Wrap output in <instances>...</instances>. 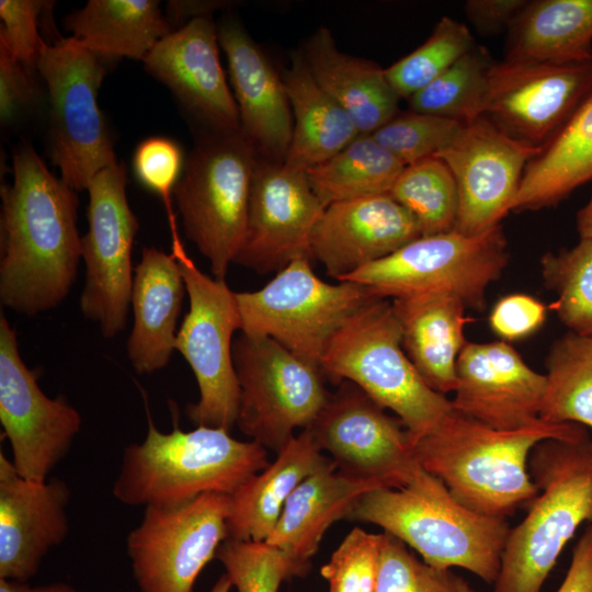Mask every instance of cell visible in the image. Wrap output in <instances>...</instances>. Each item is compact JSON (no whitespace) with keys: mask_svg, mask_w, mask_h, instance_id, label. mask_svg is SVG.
Returning <instances> with one entry per match:
<instances>
[{"mask_svg":"<svg viewBox=\"0 0 592 592\" xmlns=\"http://www.w3.org/2000/svg\"><path fill=\"white\" fill-rule=\"evenodd\" d=\"M542 148L519 141L487 117L463 123L436 158L451 170L458 192L454 230L479 236L511 210L526 164Z\"/></svg>","mask_w":592,"mask_h":592,"instance_id":"cell-17","label":"cell"},{"mask_svg":"<svg viewBox=\"0 0 592 592\" xmlns=\"http://www.w3.org/2000/svg\"><path fill=\"white\" fill-rule=\"evenodd\" d=\"M590 181L592 94L526 164L511 210L555 206Z\"/></svg>","mask_w":592,"mask_h":592,"instance_id":"cell-32","label":"cell"},{"mask_svg":"<svg viewBox=\"0 0 592 592\" xmlns=\"http://www.w3.org/2000/svg\"><path fill=\"white\" fill-rule=\"evenodd\" d=\"M475 46L465 23L443 16L423 44L385 68L387 79L399 98L408 100Z\"/></svg>","mask_w":592,"mask_h":592,"instance_id":"cell-39","label":"cell"},{"mask_svg":"<svg viewBox=\"0 0 592 592\" xmlns=\"http://www.w3.org/2000/svg\"><path fill=\"white\" fill-rule=\"evenodd\" d=\"M546 369L540 420L592 428V337L569 332L557 339Z\"/></svg>","mask_w":592,"mask_h":592,"instance_id":"cell-35","label":"cell"},{"mask_svg":"<svg viewBox=\"0 0 592 592\" xmlns=\"http://www.w3.org/2000/svg\"><path fill=\"white\" fill-rule=\"evenodd\" d=\"M182 272L190 308L177 333L175 350L192 368L200 391L197 402L185 409L197 426L227 431L237 423L239 384L232 360V335L240 330V316L225 280L204 274L187 255L178 235L172 252Z\"/></svg>","mask_w":592,"mask_h":592,"instance_id":"cell-10","label":"cell"},{"mask_svg":"<svg viewBox=\"0 0 592 592\" xmlns=\"http://www.w3.org/2000/svg\"><path fill=\"white\" fill-rule=\"evenodd\" d=\"M230 497L209 492L177 505H149L126 537L140 592H193L197 577L229 538Z\"/></svg>","mask_w":592,"mask_h":592,"instance_id":"cell-13","label":"cell"},{"mask_svg":"<svg viewBox=\"0 0 592 592\" xmlns=\"http://www.w3.org/2000/svg\"><path fill=\"white\" fill-rule=\"evenodd\" d=\"M54 2L42 0L0 1V44L11 56L27 67H36L44 39L41 37L39 16Z\"/></svg>","mask_w":592,"mask_h":592,"instance_id":"cell-45","label":"cell"},{"mask_svg":"<svg viewBox=\"0 0 592 592\" xmlns=\"http://www.w3.org/2000/svg\"><path fill=\"white\" fill-rule=\"evenodd\" d=\"M557 592H592V524L574 545L570 566Z\"/></svg>","mask_w":592,"mask_h":592,"instance_id":"cell-49","label":"cell"},{"mask_svg":"<svg viewBox=\"0 0 592 592\" xmlns=\"http://www.w3.org/2000/svg\"><path fill=\"white\" fill-rule=\"evenodd\" d=\"M68 483L23 478L0 453V578L29 581L69 533Z\"/></svg>","mask_w":592,"mask_h":592,"instance_id":"cell-22","label":"cell"},{"mask_svg":"<svg viewBox=\"0 0 592 592\" xmlns=\"http://www.w3.org/2000/svg\"><path fill=\"white\" fill-rule=\"evenodd\" d=\"M269 464L265 447L225 429L185 432L175 424L162 433L149 418L145 440L124 448L112 493L130 506L177 505L204 493L231 494Z\"/></svg>","mask_w":592,"mask_h":592,"instance_id":"cell-4","label":"cell"},{"mask_svg":"<svg viewBox=\"0 0 592 592\" xmlns=\"http://www.w3.org/2000/svg\"><path fill=\"white\" fill-rule=\"evenodd\" d=\"M0 301L35 316L69 294L81 259L76 191L54 177L30 145L13 156L1 186Z\"/></svg>","mask_w":592,"mask_h":592,"instance_id":"cell-1","label":"cell"},{"mask_svg":"<svg viewBox=\"0 0 592 592\" xmlns=\"http://www.w3.org/2000/svg\"><path fill=\"white\" fill-rule=\"evenodd\" d=\"M181 148L171 139L150 137L141 141L134 155L133 166L138 180L159 194L166 205L171 230L177 229L171 205V192L180 180L183 164Z\"/></svg>","mask_w":592,"mask_h":592,"instance_id":"cell-44","label":"cell"},{"mask_svg":"<svg viewBox=\"0 0 592 592\" xmlns=\"http://www.w3.org/2000/svg\"><path fill=\"white\" fill-rule=\"evenodd\" d=\"M235 295L241 333L273 339L318 367L341 327L378 299L362 284L322 281L308 258L292 261L262 288Z\"/></svg>","mask_w":592,"mask_h":592,"instance_id":"cell-8","label":"cell"},{"mask_svg":"<svg viewBox=\"0 0 592 592\" xmlns=\"http://www.w3.org/2000/svg\"><path fill=\"white\" fill-rule=\"evenodd\" d=\"M382 534L375 592H476L451 569L428 565L410 553L401 540Z\"/></svg>","mask_w":592,"mask_h":592,"instance_id":"cell-41","label":"cell"},{"mask_svg":"<svg viewBox=\"0 0 592 592\" xmlns=\"http://www.w3.org/2000/svg\"><path fill=\"white\" fill-rule=\"evenodd\" d=\"M545 286L556 294L551 308L576 334L592 337V240L547 252L540 259Z\"/></svg>","mask_w":592,"mask_h":592,"instance_id":"cell-38","label":"cell"},{"mask_svg":"<svg viewBox=\"0 0 592 592\" xmlns=\"http://www.w3.org/2000/svg\"><path fill=\"white\" fill-rule=\"evenodd\" d=\"M403 428L357 385L343 380L308 429L340 471L399 488L419 466Z\"/></svg>","mask_w":592,"mask_h":592,"instance_id":"cell-16","label":"cell"},{"mask_svg":"<svg viewBox=\"0 0 592 592\" xmlns=\"http://www.w3.org/2000/svg\"><path fill=\"white\" fill-rule=\"evenodd\" d=\"M349 519L375 524L440 569L463 568L494 583L511 526L474 512L420 464L399 488L364 493Z\"/></svg>","mask_w":592,"mask_h":592,"instance_id":"cell-3","label":"cell"},{"mask_svg":"<svg viewBox=\"0 0 592 592\" xmlns=\"http://www.w3.org/2000/svg\"><path fill=\"white\" fill-rule=\"evenodd\" d=\"M587 437L585 428L577 423L540 421L514 431L496 430L453 408L412 449L420 466L463 505L506 519L538 492L528 469L533 448L549 439Z\"/></svg>","mask_w":592,"mask_h":592,"instance_id":"cell-2","label":"cell"},{"mask_svg":"<svg viewBox=\"0 0 592 592\" xmlns=\"http://www.w3.org/2000/svg\"><path fill=\"white\" fill-rule=\"evenodd\" d=\"M257 159L241 132H209L190 153L173 191L184 232L217 280H225L244 237Z\"/></svg>","mask_w":592,"mask_h":592,"instance_id":"cell-7","label":"cell"},{"mask_svg":"<svg viewBox=\"0 0 592 592\" xmlns=\"http://www.w3.org/2000/svg\"><path fill=\"white\" fill-rule=\"evenodd\" d=\"M325 208L306 171L258 157L246 232L234 262L266 274L296 259L312 260V234Z\"/></svg>","mask_w":592,"mask_h":592,"instance_id":"cell-18","label":"cell"},{"mask_svg":"<svg viewBox=\"0 0 592 592\" xmlns=\"http://www.w3.org/2000/svg\"><path fill=\"white\" fill-rule=\"evenodd\" d=\"M100 57L67 37L44 41L36 62L48 88L52 161L75 191L117 162L96 101L106 73Z\"/></svg>","mask_w":592,"mask_h":592,"instance_id":"cell-11","label":"cell"},{"mask_svg":"<svg viewBox=\"0 0 592 592\" xmlns=\"http://www.w3.org/2000/svg\"><path fill=\"white\" fill-rule=\"evenodd\" d=\"M27 582L0 578V592H78L76 587L67 582L38 585H32Z\"/></svg>","mask_w":592,"mask_h":592,"instance_id":"cell-51","label":"cell"},{"mask_svg":"<svg viewBox=\"0 0 592 592\" xmlns=\"http://www.w3.org/2000/svg\"><path fill=\"white\" fill-rule=\"evenodd\" d=\"M383 487L340 471L329 459L296 487L265 542L310 565L327 530L338 520L349 517L364 493Z\"/></svg>","mask_w":592,"mask_h":592,"instance_id":"cell-28","label":"cell"},{"mask_svg":"<svg viewBox=\"0 0 592 592\" xmlns=\"http://www.w3.org/2000/svg\"><path fill=\"white\" fill-rule=\"evenodd\" d=\"M185 282L172 253L145 247L134 270L130 305L133 328L127 339L128 360L138 374L166 367L175 350L177 325Z\"/></svg>","mask_w":592,"mask_h":592,"instance_id":"cell-25","label":"cell"},{"mask_svg":"<svg viewBox=\"0 0 592 592\" xmlns=\"http://www.w3.org/2000/svg\"><path fill=\"white\" fill-rule=\"evenodd\" d=\"M293 114V135L284 163L308 169L332 158L361 134L346 111L316 81L300 50L282 72Z\"/></svg>","mask_w":592,"mask_h":592,"instance_id":"cell-30","label":"cell"},{"mask_svg":"<svg viewBox=\"0 0 592 592\" xmlns=\"http://www.w3.org/2000/svg\"><path fill=\"white\" fill-rule=\"evenodd\" d=\"M319 86L352 117L361 135H372L399 113V95L385 68L340 50L328 27L317 29L299 49Z\"/></svg>","mask_w":592,"mask_h":592,"instance_id":"cell-27","label":"cell"},{"mask_svg":"<svg viewBox=\"0 0 592 592\" xmlns=\"http://www.w3.org/2000/svg\"><path fill=\"white\" fill-rule=\"evenodd\" d=\"M237 592H278L283 581L304 577L310 565L303 563L266 542L228 538L215 557Z\"/></svg>","mask_w":592,"mask_h":592,"instance_id":"cell-40","label":"cell"},{"mask_svg":"<svg viewBox=\"0 0 592 592\" xmlns=\"http://www.w3.org/2000/svg\"><path fill=\"white\" fill-rule=\"evenodd\" d=\"M231 588V581L229 580L228 576L224 573L219 577L209 592H229Z\"/></svg>","mask_w":592,"mask_h":592,"instance_id":"cell-53","label":"cell"},{"mask_svg":"<svg viewBox=\"0 0 592 592\" xmlns=\"http://www.w3.org/2000/svg\"><path fill=\"white\" fill-rule=\"evenodd\" d=\"M218 41L228 61L242 135L258 157L284 162L293 114L282 73L239 23H223Z\"/></svg>","mask_w":592,"mask_h":592,"instance_id":"cell-24","label":"cell"},{"mask_svg":"<svg viewBox=\"0 0 592 592\" xmlns=\"http://www.w3.org/2000/svg\"><path fill=\"white\" fill-rule=\"evenodd\" d=\"M390 195L415 219L421 236L454 230L458 215V192L448 167L430 157L405 167Z\"/></svg>","mask_w":592,"mask_h":592,"instance_id":"cell-37","label":"cell"},{"mask_svg":"<svg viewBox=\"0 0 592 592\" xmlns=\"http://www.w3.org/2000/svg\"><path fill=\"white\" fill-rule=\"evenodd\" d=\"M125 187V167L115 162L99 171L87 189L89 229L81 237L86 283L80 309L105 339L124 330L133 288L132 248L139 224Z\"/></svg>","mask_w":592,"mask_h":592,"instance_id":"cell-14","label":"cell"},{"mask_svg":"<svg viewBox=\"0 0 592 592\" xmlns=\"http://www.w3.org/2000/svg\"><path fill=\"white\" fill-rule=\"evenodd\" d=\"M329 459L309 429L294 436L273 463L229 494V538L265 542L296 487Z\"/></svg>","mask_w":592,"mask_h":592,"instance_id":"cell-29","label":"cell"},{"mask_svg":"<svg viewBox=\"0 0 592 592\" xmlns=\"http://www.w3.org/2000/svg\"><path fill=\"white\" fill-rule=\"evenodd\" d=\"M528 469L538 492L510 528L493 592H540L567 543L592 524L590 437L542 441Z\"/></svg>","mask_w":592,"mask_h":592,"instance_id":"cell-5","label":"cell"},{"mask_svg":"<svg viewBox=\"0 0 592 592\" xmlns=\"http://www.w3.org/2000/svg\"><path fill=\"white\" fill-rule=\"evenodd\" d=\"M592 94V60L494 62L483 115L508 136L542 148Z\"/></svg>","mask_w":592,"mask_h":592,"instance_id":"cell-19","label":"cell"},{"mask_svg":"<svg viewBox=\"0 0 592 592\" xmlns=\"http://www.w3.org/2000/svg\"><path fill=\"white\" fill-rule=\"evenodd\" d=\"M546 306L526 294L501 297L489 315L491 330L502 341H517L536 332L545 322Z\"/></svg>","mask_w":592,"mask_h":592,"instance_id":"cell-46","label":"cell"},{"mask_svg":"<svg viewBox=\"0 0 592 592\" xmlns=\"http://www.w3.org/2000/svg\"><path fill=\"white\" fill-rule=\"evenodd\" d=\"M421 237L413 216L390 193L328 205L311 239V257L339 282Z\"/></svg>","mask_w":592,"mask_h":592,"instance_id":"cell-23","label":"cell"},{"mask_svg":"<svg viewBox=\"0 0 592 592\" xmlns=\"http://www.w3.org/2000/svg\"><path fill=\"white\" fill-rule=\"evenodd\" d=\"M320 368L333 384L352 382L394 411L411 446L453 410L452 401L429 387L407 356L392 304L384 298L367 304L341 327Z\"/></svg>","mask_w":592,"mask_h":592,"instance_id":"cell-6","label":"cell"},{"mask_svg":"<svg viewBox=\"0 0 592 592\" xmlns=\"http://www.w3.org/2000/svg\"><path fill=\"white\" fill-rule=\"evenodd\" d=\"M402 348L423 380L446 395L456 388V363L467 343L465 304L443 292L394 298Z\"/></svg>","mask_w":592,"mask_h":592,"instance_id":"cell-26","label":"cell"},{"mask_svg":"<svg viewBox=\"0 0 592 592\" xmlns=\"http://www.w3.org/2000/svg\"><path fill=\"white\" fill-rule=\"evenodd\" d=\"M224 1H171L168 4L169 13L175 21H182L187 18L209 16L210 13L224 7Z\"/></svg>","mask_w":592,"mask_h":592,"instance_id":"cell-50","label":"cell"},{"mask_svg":"<svg viewBox=\"0 0 592 592\" xmlns=\"http://www.w3.org/2000/svg\"><path fill=\"white\" fill-rule=\"evenodd\" d=\"M65 26L99 56L141 59L172 31L155 0H90Z\"/></svg>","mask_w":592,"mask_h":592,"instance_id":"cell-33","label":"cell"},{"mask_svg":"<svg viewBox=\"0 0 592 592\" xmlns=\"http://www.w3.org/2000/svg\"><path fill=\"white\" fill-rule=\"evenodd\" d=\"M508 262V242L501 226L479 236L452 230L421 236L342 281L362 284L384 299L449 293L466 307L483 310L486 291L500 278Z\"/></svg>","mask_w":592,"mask_h":592,"instance_id":"cell-9","label":"cell"},{"mask_svg":"<svg viewBox=\"0 0 592 592\" xmlns=\"http://www.w3.org/2000/svg\"><path fill=\"white\" fill-rule=\"evenodd\" d=\"M405 166L372 135H360L332 158L308 169V181L328 205L389 193Z\"/></svg>","mask_w":592,"mask_h":592,"instance_id":"cell-34","label":"cell"},{"mask_svg":"<svg viewBox=\"0 0 592 592\" xmlns=\"http://www.w3.org/2000/svg\"><path fill=\"white\" fill-rule=\"evenodd\" d=\"M526 0H468L464 4L470 24L483 35L509 31Z\"/></svg>","mask_w":592,"mask_h":592,"instance_id":"cell-48","label":"cell"},{"mask_svg":"<svg viewBox=\"0 0 592 592\" xmlns=\"http://www.w3.org/2000/svg\"><path fill=\"white\" fill-rule=\"evenodd\" d=\"M454 410L487 426L514 431L540 422L546 375L504 341L467 342L456 363Z\"/></svg>","mask_w":592,"mask_h":592,"instance_id":"cell-20","label":"cell"},{"mask_svg":"<svg viewBox=\"0 0 592 592\" xmlns=\"http://www.w3.org/2000/svg\"><path fill=\"white\" fill-rule=\"evenodd\" d=\"M30 69L14 59L0 44V118L12 123L34 98Z\"/></svg>","mask_w":592,"mask_h":592,"instance_id":"cell-47","label":"cell"},{"mask_svg":"<svg viewBox=\"0 0 592 592\" xmlns=\"http://www.w3.org/2000/svg\"><path fill=\"white\" fill-rule=\"evenodd\" d=\"M576 224L580 239L592 240V198L577 213Z\"/></svg>","mask_w":592,"mask_h":592,"instance_id":"cell-52","label":"cell"},{"mask_svg":"<svg viewBox=\"0 0 592 592\" xmlns=\"http://www.w3.org/2000/svg\"><path fill=\"white\" fill-rule=\"evenodd\" d=\"M0 422L19 475L46 481L81 430V415L65 399L47 397L21 357L16 330L0 316Z\"/></svg>","mask_w":592,"mask_h":592,"instance_id":"cell-15","label":"cell"},{"mask_svg":"<svg viewBox=\"0 0 592 592\" xmlns=\"http://www.w3.org/2000/svg\"><path fill=\"white\" fill-rule=\"evenodd\" d=\"M239 384L237 425L247 436L278 453L308 429L326 406L323 373L273 339L240 333L232 343Z\"/></svg>","mask_w":592,"mask_h":592,"instance_id":"cell-12","label":"cell"},{"mask_svg":"<svg viewBox=\"0 0 592 592\" xmlns=\"http://www.w3.org/2000/svg\"><path fill=\"white\" fill-rule=\"evenodd\" d=\"M494 61L475 46L441 76L407 101L411 111L467 123L483 115Z\"/></svg>","mask_w":592,"mask_h":592,"instance_id":"cell-36","label":"cell"},{"mask_svg":"<svg viewBox=\"0 0 592 592\" xmlns=\"http://www.w3.org/2000/svg\"><path fill=\"white\" fill-rule=\"evenodd\" d=\"M592 60V0L528 1L508 31L504 61Z\"/></svg>","mask_w":592,"mask_h":592,"instance_id":"cell-31","label":"cell"},{"mask_svg":"<svg viewBox=\"0 0 592 592\" xmlns=\"http://www.w3.org/2000/svg\"><path fill=\"white\" fill-rule=\"evenodd\" d=\"M383 534L352 528L320 568L329 592H375Z\"/></svg>","mask_w":592,"mask_h":592,"instance_id":"cell-43","label":"cell"},{"mask_svg":"<svg viewBox=\"0 0 592 592\" xmlns=\"http://www.w3.org/2000/svg\"><path fill=\"white\" fill-rule=\"evenodd\" d=\"M219 46L210 16L195 18L159 41L143 61L209 132L239 133V112L221 68Z\"/></svg>","mask_w":592,"mask_h":592,"instance_id":"cell-21","label":"cell"},{"mask_svg":"<svg viewBox=\"0 0 592 592\" xmlns=\"http://www.w3.org/2000/svg\"><path fill=\"white\" fill-rule=\"evenodd\" d=\"M463 123L414 111L398 113L372 134L405 167L437 156L458 133Z\"/></svg>","mask_w":592,"mask_h":592,"instance_id":"cell-42","label":"cell"}]
</instances>
